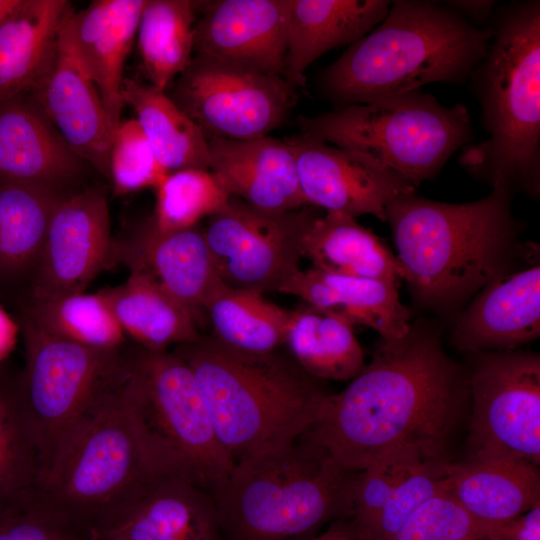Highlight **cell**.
I'll use <instances>...</instances> for the list:
<instances>
[{"label": "cell", "mask_w": 540, "mask_h": 540, "mask_svg": "<svg viewBox=\"0 0 540 540\" xmlns=\"http://www.w3.org/2000/svg\"><path fill=\"white\" fill-rule=\"evenodd\" d=\"M388 0H288L283 78L304 85L305 71L324 53L351 45L387 15Z\"/></svg>", "instance_id": "24"}, {"label": "cell", "mask_w": 540, "mask_h": 540, "mask_svg": "<svg viewBox=\"0 0 540 540\" xmlns=\"http://www.w3.org/2000/svg\"><path fill=\"white\" fill-rule=\"evenodd\" d=\"M98 292L139 347L165 351L200 335L191 312L147 274L130 272L123 284Z\"/></svg>", "instance_id": "28"}, {"label": "cell", "mask_w": 540, "mask_h": 540, "mask_svg": "<svg viewBox=\"0 0 540 540\" xmlns=\"http://www.w3.org/2000/svg\"><path fill=\"white\" fill-rule=\"evenodd\" d=\"M539 335L540 265L534 261L482 288L456 317L451 342L463 352H505Z\"/></svg>", "instance_id": "20"}, {"label": "cell", "mask_w": 540, "mask_h": 540, "mask_svg": "<svg viewBox=\"0 0 540 540\" xmlns=\"http://www.w3.org/2000/svg\"><path fill=\"white\" fill-rule=\"evenodd\" d=\"M166 93L205 133L236 140L267 136L297 102L295 87L281 76L194 55Z\"/></svg>", "instance_id": "13"}, {"label": "cell", "mask_w": 540, "mask_h": 540, "mask_svg": "<svg viewBox=\"0 0 540 540\" xmlns=\"http://www.w3.org/2000/svg\"><path fill=\"white\" fill-rule=\"evenodd\" d=\"M71 5L66 0H21L0 27V102L26 93L49 62Z\"/></svg>", "instance_id": "29"}, {"label": "cell", "mask_w": 540, "mask_h": 540, "mask_svg": "<svg viewBox=\"0 0 540 540\" xmlns=\"http://www.w3.org/2000/svg\"><path fill=\"white\" fill-rule=\"evenodd\" d=\"M356 472L304 436L234 464L212 493L226 540H298L350 517Z\"/></svg>", "instance_id": "7"}, {"label": "cell", "mask_w": 540, "mask_h": 540, "mask_svg": "<svg viewBox=\"0 0 540 540\" xmlns=\"http://www.w3.org/2000/svg\"><path fill=\"white\" fill-rule=\"evenodd\" d=\"M19 326L15 318H12L0 305V363L7 360L13 350Z\"/></svg>", "instance_id": "45"}, {"label": "cell", "mask_w": 540, "mask_h": 540, "mask_svg": "<svg viewBox=\"0 0 540 540\" xmlns=\"http://www.w3.org/2000/svg\"><path fill=\"white\" fill-rule=\"evenodd\" d=\"M399 283L299 269L279 293L299 297L304 303L331 312L352 326L375 330L383 339L403 337L410 329V311L402 304Z\"/></svg>", "instance_id": "25"}, {"label": "cell", "mask_w": 540, "mask_h": 540, "mask_svg": "<svg viewBox=\"0 0 540 540\" xmlns=\"http://www.w3.org/2000/svg\"><path fill=\"white\" fill-rule=\"evenodd\" d=\"M474 540H501V539L497 535H495V536L481 537Z\"/></svg>", "instance_id": "49"}, {"label": "cell", "mask_w": 540, "mask_h": 540, "mask_svg": "<svg viewBox=\"0 0 540 540\" xmlns=\"http://www.w3.org/2000/svg\"><path fill=\"white\" fill-rule=\"evenodd\" d=\"M496 531L474 519L444 490L424 502L388 540H474Z\"/></svg>", "instance_id": "40"}, {"label": "cell", "mask_w": 540, "mask_h": 540, "mask_svg": "<svg viewBox=\"0 0 540 540\" xmlns=\"http://www.w3.org/2000/svg\"><path fill=\"white\" fill-rule=\"evenodd\" d=\"M385 18L318 76L336 108L365 104L441 82L461 85L484 58L492 31L445 4L396 0Z\"/></svg>", "instance_id": "4"}, {"label": "cell", "mask_w": 540, "mask_h": 540, "mask_svg": "<svg viewBox=\"0 0 540 540\" xmlns=\"http://www.w3.org/2000/svg\"><path fill=\"white\" fill-rule=\"evenodd\" d=\"M514 192L495 185L482 199L446 203L406 193L386 207L414 301L442 317L458 316L488 283L531 253L519 239Z\"/></svg>", "instance_id": "2"}, {"label": "cell", "mask_w": 540, "mask_h": 540, "mask_svg": "<svg viewBox=\"0 0 540 540\" xmlns=\"http://www.w3.org/2000/svg\"><path fill=\"white\" fill-rule=\"evenodd\" d=\"M122 101L134 111L136 121L167 171L186 168L209 170L206 133L166 91L125 77Z\"/></svg>", "instance_id": "31"}, {"label": "cell", "mask_w": 540, "mask_h": 540, "mask_svg": "<svg viewBox=\"0 0 540 540\" xmlns=\"http://www.w3.org/2000/svg\"><path fill=\"white\" fill-rule=\"evenodd\" d=\"M444 4L470 23L471 21L484 23L491 20L496 8V2L491 0H452L445 1Z\"/></svg>", "instance_id": "44"}, {"label": "cell", "mask_w": 540, "mask_h": 540, "mask_svg": "<svg viewBox=\"0 0 540 540\" xmlns=\"http://www.w3.org/2000/svg\"><path fill=\"white\" fill-rule=\"evenodd\" d=\"M468 397V374L444 350L438 326L419 320L401 338H381L371 362L326 395L303 436L352 472L401 452L441 460Z\"/></svg>", "instance_id": "1"}, {"label": "cell", "mask_w": 540, "mask_h": 540, "mask_svg": "<svg viewBox=\"0 0 540 540\" xmlns=\"http://www.w3.org/2000/svg\"><path fill=\"white\" fill-rule=\"evenodd\" d=\"M167 171L158 161L135 118L121 120L111 145L109 181L116 195L156 189Z\"/></svg>", "instance_id": "39"}, {"label": "cell", "mask_w": 540, "mask_h": 540, "mask_svg": "<svg viewBox=\"0 0 540 540\" xmlns=\"http://www.w3.org/2000/svg\"><path fill=\"white\" fill-rule=\"evenodd\" d=\"M41 474L39 448L23 409L19 370L0 363V513L34 496Z\"/></svg>", "instance_id": "35"}, {"label": "cell", "mask_w": 540, "mask_h": 540, "mask_svg": "<svg viewBox=\"0 0 540 540\" xmlns=\"http://www.w3.org/2000/svg\"><path fill=\"white\" fill-rule=\"evenodd\" d=\"M111 260L147 274L191 312L198 327L205 322V302L221 280L203 228L160 231L150 217L113 240Z\"/></svg>", "instance_id": "18"}, {"label": "cell", "mask_w": 540, "mask_h": 540, "mask_svg": "<svg viewBox=\"0 0 540 540\" xmlns=\"http://www.w3.org/2000/svg\"><path fill=\"white\" fill-rule=\"evenodd\" d=\"M420 462L396 487L388 503L360 540H388L429 498L445 488L447 464Z\"/></svg>", "instance_id": "41"}, {"label": "cell", "mask_w": 540, "mask_h": 540, "mask_svg": "<svg viewBox=\"0 0 540 540\" xmlns=\"http://www.w3.org/2000/svg\"><path fill=\"white\" fill-rule=\"evenodd\" d=\"M146 0H96L69 17L75 51L95 83L110 125L121 121L124 65Z\"/></svg>", "instance_id": "22"}, {"label": "cell", "mask_w": 540, "mask_h": 540, "mask_svg": "<svg viewBox=\"0 0 540 540\" xmlns=\"http://www.w3.org/2000/svg\"><path fill=\"white\" fill-rule=\"evenodd\" d=\"M89 168L25 93L0 102V181L69 194Z\"/></svg>", "instance_id": "19"}, {"label": "cell", "mask_w": 540, "mask_h": 540, "mask_svg": "<svg viewBox=\"0 0 540 540\" xmlns=\"http://www.w3.org/2000/svg\"><path fill=\"white\" fill-rule=\"evenodd\" d=\"M201 390L217 437L234 464L294 443L328 394L279 349L250 353L199 335L174 347Z\"/></svg>", "instance_id": "5"}, {"label": "cell", "mask_w": 540, "mask_h": 540, "mask_svg": "<svg viewBox=\"0 0 540 540\" xmlns=\"http://www.w3.org/2000/svg\"><path fill=\"white\" fill-rule=\"evenodd\" d=\"M425 460L433 459L423 458L413 452H401L356 472L351 489L352 522L347 528L352 540H360L366 534L399 483Z\"/></svg>", "instance_id": "38"}, {"label": "cell", "mask_w": 540, "mask_h": 540, "mask_svg": "<svg viewBox=\"0 0 540 540\" xmlns=\"http://www.w3.org/2000/svg\"><path fill=\"white\" fill-rule=\"evenodd\" d=\"M501 540H540V503L496 528Z\"/></svg>", "instance_id": "43"}, {"label": "cell", "mask_w": 540, "mask_h": 540, "mask_svg": "<svg viewBox=\"0 0 540 540\" xmlns=\"http://www.w3.org/2000/svg\"><path fill=\"white\" fill-rule=\"evenodd\" d=\"M17 314L48 332L99 349L123 346L124 332L102 295L85 292L14 300Z\"/></svg>", "instance_id": "36"}, {"label": "cell", "mask_w": 540, "mask_h": 540, "mask_svg": "<svg viewBox=\"0 0 540 540\" xmlns=\"http://www.w3.org/2000/svg\"><path fill=\"white\" fill-rule=\"evenodd\" d=\"M301 255L313 268L333 274L396 283L404 275L397 257L375 234L340 212L317 215L303 238Z\"/></svg>", "instance_id": "30"}, {"label": "cell", "mask_w": 540, "mask_h": 540, "mask_svg": "<svg viewBox=\"0 0 540 540\" xmlns=\"http://www.w3.org/2000/svg\"><path fill=\"white\" fill-rule=\"evenodd\" d=\"M444 491L478 522L494 529L540 503L538 465L469 457L448 463Z\"/></svg>", "instance_id": "26"}, {"label": "cell", "mask_w": 540, "mask_h": 540, "mask_svg": "<svg viewBox=\"0 0 540 540\" xmlns=\"http://www.w3.org/2000/svg\"><path fill=\"white\" fill-rule=\"evenodd\" d=\"M126 540H221L214 499L185 476L155 484L92 533Z\"/></svg>", "instance_id": "23"}, {"label": "cell", "mask_w": 540, "mask_h": 540, "mask_svg": "<svg viewBox=\"0 0 540 540\" xmlns=\"http://www.w3.org/2000/svg\"><path fill=\"white\" fill-rule=\"evenodd\" d=\"M67 195L0 181V296L14 299L25 289L40 260L53 213Z\"/></svg>", "instance_id": "27"}, {"label": "cell", "mask_w": 540, "mask_h": 540, "mask_svg": "<svg viewBox=\"0 0 540 540\" xmlns=\"http://www.w3.org/2000/svg\"><path fill=\"white\" fill-rule=\"evenodd\" d=\"M87 535L42 503L36 493L0 513V540H82Z\"/></svg>", "instance_id": "42"}, {"label": "cell", "mask_w": 540, "mask_h": 540, "mask_svg": "<svg viewBox=\"0 0 540 540\" xmlns=\"http://www.w3.org/2000/svg\"><path fill=\"white\" fill-rule=\"evenodd\" d=\"M291 313L259 292L232 287L222 281L204 305L211 336L250 353H267L284 345Z\"/></svg>", "instance_id": "33"}, {"label": "cell", "mask_w": 540, "mask_h": 540, "mask_svg": "<svg viewBox=\"0 0 540 540\" xmlns=\"http://www.w3.org/2000/svg\"><path fill=\"white\" fill-rule=\"evenodd\" d=\"M21 0H0V27L17 8Z\"/></svg>", "instance_id": "46"}, {"label": "cell", "mask_w": 540, "mask_h": 540, "mask_svg": "<svg viewBox=\"0 0 540 540\" xmlns=\"http://www.w3.org/2000/svg\"><path fill=\"white\" fill-rule=\"evenodd\" d=\"M299 125L301 135L369 157L415 187L474 140L463 104L446 107L421 90L302 116Z\"/></svg>", "instance_id": "8"}, {"label": "cell", "mask_w": 540, "mask_h": 540, "mask_svg": "<svg viewBox=\"0 0 540 540\" xmlns=\"http://www.w3.org/2000/svg\"><path fill=\"white\" fill-rule=\"evenodd\" d=\"M307 204L354 218L386 221V207L397 196L415 192L405 177L360 153L300 135L287 139Z\"/></svg>", "instance_id": "16"}, {"label": "cell", "mask_w": 540, "mask_h": 540, "mask_svg": "<svg viewBox=\"0 0 540 540\" xmlns=\"http://www.w3.org/2000/svg\"><path fill=\"white\" fill-rule=\"evenodd\" d=\"M127 371L126 350L118 372L58 449L36 491L41 502L88 534L161 480L190 478L136 415Z\"/></svg>", "instance_id": "3"}, {"label": "cell", "mask_w": 540, "mask_h": 540, "mask_svg": "<svg viewBox=\"0 0 540 540\" xmlns=\"http://www.w3.org/2000/svg\"><path fill=\"white\" fill-rule=\"evenodd\" d=\"M82 540H126L118 535L104 532H96L88 534Z\"/></svg>", "instance_id": "48"}, {"label": "cell", "mask_w": 540, "mask_h": 540, "mask_svg": "<svg viewBox=\"0 0 540 540\" xmlns=\"http://www.w3.org/2000/svg\"><path fill=\"white\" fill-rule=\"evenodd\" d=\"M195 24L194 56L283 77L288 0L203 2Z\"/></svg>", "instance_id": "17"}, {"label": "cell", "mask_w": 540, "mask_h": 540, "mask_svg": "<svg viewBox=\"0 0 540 540\" xmlns=\"http://www.w3.org/2000/svg\"><path fill=\"white\" fill-rule=\"evenodd\" d=\"M155 191L151 219L160 231L195 227L223 209L230 198L210 170L197 168L169 172Z\"/></svg>", "instance_id": "37"}, {"label": "cell", "mask_w": 540, "mask_h": 540, "mask_svg": "<svg viewBox=\"0 0 540 540\" xmlns=\"http://www.w3.org/2000/svg\"><path fill=\"white\" fill-rule=\"evenodd\" d=\"M72 10L70 5L49 62L25 94L71 149L109 180L114 131L100 93L75 51L69 27Z\"/></svg>", "instance_id": "15"}, {"label": "cell", "mask_w": 540, "mask_h": 540, "mask_svg": "<svg viewBox=\"0 0 540 540\" xmlns=\"http://www.w3.org/2000/svg\"><path fill=\"white\" fill-rule=\"evenodd\" d=\"M469 443L474 458L540 463V357L520 351L472 353Z\"/></svg>", "instance_id": "11"}, {"label": "cell", "mask_w": 540, "mask_h": 540, "mask_svg": "<svg viewBox=\"0 0 540 540\" xmlns=\"http://www.w3.org/2000/svg\"><path fill=\"white\" fill-rule=\"evenodd\" d=\"M308 540H352L347 529H331L320 537Z\"/></svg>", "instance_id": "47"}, {"label": "cell", "mask_w": 540, "mask_h": 540, "mask_svg": "<svg viewBox=\"0 0 540 540\" xmlns=\"http://www.w3.org/2000/svg\"><path fill=\"white\" fill-rule=\"evenodd\" d=\"M318 214L310 205L271 211L230 196L203 228L219 279L261 294L278 292L299 270L303 238Z\"/></svg>", "instance_id": "12"}, {"label": "cell", "mask_w": 540, "mask_h": 540, "mask_svg": "<svg viewBox=\"0 0 540 540\" xmlns=\"http://www.w3.org/2000/svg\"><path fill=\"white\" fill-rule=\"evenodd\" d=\"M484 58L469 89L480 106L488 138L463 148L459 162L471 175L540 195V1L495 8Z\"/></svg>", "instance_id": "6"}, {"label": "cell", "mask_w": 540, "mask_h": 540, "mask_svg": "<svg viewBox=\"0 0 540 540\" xmlns=\"http://www.w3.org/2000/svg\"><path fill=\"white\" fill-rule=\"evenodd\" d=\"M208 145L209 170L230 196L271 211L308 206L286 141L269 136L243 140L211 136Z\"/></svg>", "instance_id": "21"}, {"label": "cell", "mask_w": 540, "mask_h": 540, "mask_svg": "<svg viewBox=\"0 0 540 540\" xmlns=\"http://www.w3.org/2000/svg\"><path fill=\"white\" fill-rule=\"evenodd\" d=\"M127 393L152 437L198 485L212 493L233 460L222 447L188 364L173 350L128 349Z\"/></svg>", "instance_id": "10"}, {"label": "cell", "mask_w": 540, "mask_h": 540, "mask_svg": "<svg viewBox=\"0 0 540 540\" xmlns=\"http://www.w3.org/2000/svg\"><path fill=\"white\" fill-rule=\"evenodd\" d=\"M284 345L299 366L319 380H351L366 365L353 326L306 303L292 311Z\"/></svg>", "instance_id": "32"}, {"label": "cell", "mask_w": 540, "mask_h": 540, "mask_svg": "<svg viewBox=\"0 0 540 540\" xmlns=\"http://www.w3.org/2000/svg\"><path fill=\"white\" fill-rule=\"evenodd\" d=\"M113 238L105 191L96 186L65 196L51 218L40 260L18 298L84 292L112 265Z\"/></svg>", "instance_id": "14"}, {"label": "cell", "mask_w": 540, "mask_h": 540, "mask_svg": "<svg viewBox=\"0 0 540 540\" xmlns=\"http://www.w3.org/2000/svg\"><path fill=\"white\" fill-rule=\"evenodd\" d=\"M15 319L25 348L20 397L39 448L41 476L116 375L126 349L88 347L23 315Z\"/></svg>", "instance_id": "9"}, {"label": "cell", "mask_w": 540, "mask_h": 540, "mask_svg": "<svg viewBox=\"0 0 540 540\" xmlns=\"http://www.w3.org/2000/svg\"><path fill=\"white\" fill-rule=\"evenodd\" d=\"M203 1L146 0L137 28V48L149 84L166 91L194 53L196 12Z\"/></svg>", "instance_id": "34"}]
</instances>
